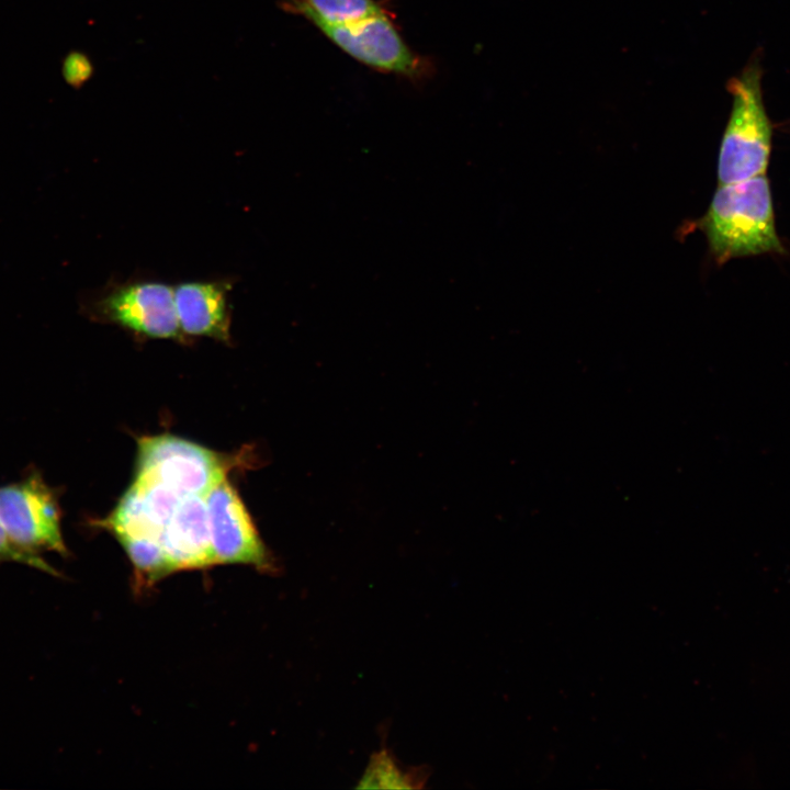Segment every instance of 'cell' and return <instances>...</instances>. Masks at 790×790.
Listing matches in <instances>:
<instances>
[{
	"label": "cell",
	"instance_id": "cell-1",
	"mask_svg": "<svg viewBox=\"0 0 790 790\" xmlns=\"http://www.w3.org/2000/svg\"><path fill=\"white\" fill-rule=\"evenodd\" d=\"M700 228L719 263L733 258L785 252L776 230L766 173L720 184L700 219Z\"/></svg>",
	"mask_w": 790,
	"mask_h": 790
},
{
	"label": "cell",
	"instance_id": "cell-13",
	"mask_svg": "<svg viewBox=\"0 0 790 790\" xmlns=\"http://www.w3.org/2000/svg\"><path fill=\"white\" fill-rule=\"evenodd\" d=\"M93 64L82 52H70L63 63V76L69 86L80 88L93 75Z\"/></svg>",
	"mask_w": 790,
	"mask_h": 790
},
{
	"label": "cell",
	"instance_id": "cell-12",
	"mask_svg": "<svg viewBox=\"0 0 790 790\" xmlns=\"http://www.w3.org/2000/svg\"><path fill=\"white\" fill-rule=\"evenodd\" d=\"M0 562H15L35 567L42 572L57 575V572L38 554L26 552L16 546L0 523Z\"/></svg>",
	"mask_w": 790,
	"mask_h": 790
},
{
	"label": "cell",
	"instance_id": "cell-2",
	"mask_svg": "<svg viewBox=\"0 0 790 790\" xmlns=\"http://www.w3.org/2000/svg\"><path fill=\"white\" fill-rule=\"evenodd\" d=\"M763 68L757 57L727 83L732 109L718 160L720 184L734 183L766 173L772 142V125L764 103Z\"/></svg>",
	"mask_w": 790,
	"mask_h": 790
},
{
	"label": "cell",
	"instance_id": "cell-4",
	"mask_svg": "<svg viewBox=\"0 0 790 790\" xmlns=\"http://www.w3.org/2000/svg\"><path fill=\"white\" fill-rule=\"evenodd\" d=\"M135 478L160 483L181 497L205 496L226 477V463L212 450L172 435L142 438Z\"/></svg>",
	"mask_w": 790,
	"mask_h": 790
},
{
	"label": "cell",
	"instance_id": "cell-5",
	"mask_svg": "<svg viewBox=\"0 0 790 790\" xmlns=\"http://www.w3.org/2000/svg\"><path fill=\"white\" fill-rule=\"evenodd\" d=\"M60 520L57 495L40 472L34 470L19 482L0 486V523L20 549L66 555Z\"/></svg>",
	"mask_w": 790,
	"mask_h": 790
},
{
	"label": "cell",
	"instance_id": "cell-11",
	"mask_svg": "<svg viewBox=\"0 0 790 790\" xmlns=\"http://www.w3.org/2000/svg\"><path fill=\"white\" fill-rule=\"evenodd\" d=\"M430 776L427 766L405 767L387 748L373 753L357 788L420 789Z\"/></svg>",
	"mask_w": 790,
	"mask_h": 790
},
{
	"label": "cell",
	"instance_id": "cell-9",
	"mask_svg": "<svg viewBox=\"0 0 790 790\" xmlns=\"http://www.w3.org/2000/svg\"><path fill=\"white\" fill-rule=\"evenodd\" d=\"M232 289L228 279L184 281L174 285V307L182 334L229 341Z\"/></svg>",
	"mask_w": 790,
	"mask_h": 790
},
{
	"label": "cell",
	"instance_id": "cell-8",
	"mask_svg": "<svg viewBox=\"0 0 790 790\" xmlns=\"http://www.w3.org/2000/svg\"><path fill=\"white\" fill-rule=\"evenodd\" d=\"M158 542L167 576L216 565L205 496L182 497Z\"/></svg>",
	"mask_w": 790,
	"mask_h": 790
},
{
	"label": "cell",
	"instance_id": "cell-10",
	"mask_svg": "<svg viewBox=\"0 0 790 790\" xmlns=\"http://www.w3.org/2000/svg\"><path fill=\"white\" fill-rule=\"evenodd\" d=\"M280 7L304 16L315 26L346 25L386 13L374 0H281Z\"/></svg>",
	"mask_w": 790,
	"mask_h": 790
},
{
	"label": "cell",
	"instance_id": "cell-3",
	"mask_svg": "<svg viewBox=\"0 0 790 790\" xmlns=\"http://www.w3.org/2000/svg\"><path fill=\"white\" fill-rule=\"evenodd\" d=\"M80 313L91 320L120 326L135 335L182 339L173 287L150 279L110 281L79 298Z\"/></svg>",
	"mask_w": 790,
	"mask_h": 790
},
{
	"label": "cell",
	"instance_id": "cell-6",
	"mask_svg": "<svg viewBox=\"0 0 790 790\" xmlns=\"http://www.w3.org/2000/svg\"><path fill=\"white\" fill-rule=\"evenodd\" d=\"M216 564H245L259 571H276L244 503L227 478L205 495Z\"/></svg>",
	"mask_w": 790,
	"mask_h": 790
},
{
	"label": "cell",
	"instance_id": "cell-7",
	"mask_svg": "<svg viewBox=\"0 0 790 790\" xmlns=\"http://www.w3.org/2000/svg\"><path fill=\"white\" fill-rule=\"evenodd\" d=\"M316 27L345 53L374 69L415 79L429 69L428 63L404 42L386 13L351 24Z\"/></svg>",
	"mask_w": 790,
	"mask_h": 790
}]
</instances>
